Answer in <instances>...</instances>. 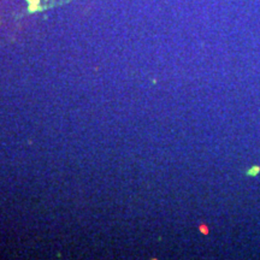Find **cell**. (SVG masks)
<instances>
[{
    "instance_id": "1",
    "label": "cell",
    "mask_w": 260,
    "mask_h": 260,
    "mask_svg": "<svg viewBox=\"0 0 260 260\" xmlns=\"http://www.w3.org/2000/svg\"><path fill=\"white\" fill-rule=\"evenodd\" d=\"M29 3H30L31 5H37L39 3V0H29Z\"/></svg>"
}]
</instances>
